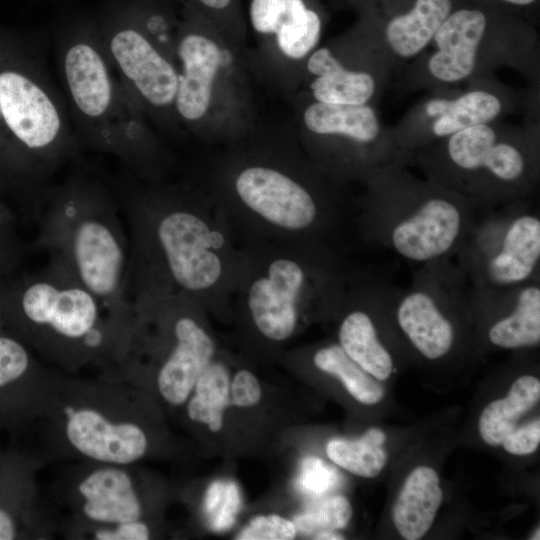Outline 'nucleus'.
<instances>
[{
    "label": "nucleus",
    "instance_id": "nucleus-43",
    "mask_svg": "<svg viewBox=\"0 0 540 540\" xmlns=\"http://www.w3.org/2000/svg\"><path fill=\"white\" fill-rule=\"evenodd\" d=\"M5 293L6 281L4 277H0V332L6 328Z\"/></svg>",
    "mask_w": 540,
    "mask_h": 540
},
{
    "label": "nucleus",
    "instance_id": "nucleus-34",
    "mask_svg": "<svg viewBox=\"0 0 540 540\" xmlns=\"http://www.w3.org/2000/svg\"><path fill=\"white\" fill-rule=\"evenodd\" d=\"M352 517V507L344 496L330 497L311 510L298 515L294 524L296 530L305 534L322 530L344 528Z\"/></svg>",
    "mask_w": 540,
    "mask_h": 540
},
{
    "label": "nucleus",
    "instance_id": "nucleus-26",
    "mask_svg": "<svg viewBox=\"0 0 540 540\" xmlns=\"http://www.w3.org/2000/svg\"><path fill=\"white\" fill-rule=\"evenodd\" d=\"M338 339L344 352L375 379L385 381L390 377L393 359L368 310L351 309L340 323Z\"/></svg>",
    "mask_w": 540,
    "mask_h": 540
},
{
    "label": "nucleus",
    "instance_id": "nucleus-12",
    "mask_svg": "<svg viewBox=\"0 0 540 540\" xmlns=\"http://www.w3.org/2000/svg\"><path fill=\"white\" fill-rule=\"evenodd\" d=\"M303 172L273 155L252 154L227 170L225 185L264 221L284 230L306 231L322 225L330 203Z\"/></svg>",
    "mask_w": 540,
    "mask_h": 540
},
{
    "label": "nucleus",
    "instance_id": "nucleus-27",
    "mask_svg": "<svg viewBox=\"0 0 540 540\" xmlns=\"http://www.w3.org/2000/svg\"><path fill=\"white\" fill-rule=\"evenodd\" d=\"M450 11V0H416L409 12L387 24L385 37L389 47L401 58L416 56L431 42Z\"/></svg>",
    "mask_w": 540,
    "mask_h": 540
},
{
    "label": "nucleus",
    "instance_id": "nucleus-33",
    "mask_svg": "<svg viewBox=\"0 0 540 540\" xmlns=\"http://www.w3.org/2000/svg\"><path fill=\"white\" fill-rule=\"evenodd\" d=\"M240 493L234 481H214L207 489L204 512L215 531L230 528L240 507Z\"/></svg>",
    "mask_w": 540,
    "mask_h": 540
},
{
    "label": "nucleus",
    "instance_id": "nucleus-46",
    "mask_svg": "<svg viewBox=\"0 0 540 540\" xmlns=\"http://www.w3.org/2000/svg\"><path fill=\"white\" fill-rule=\"evenodd\" d=\"M539 529H537V533L534 534V537L532 539H539Z\"/></svg>",
    "mask_w": 540,
    "mask_h": 540
},
{
    "label": "nucleus",
    "instance_id": "nucleus-20",
    "mask_svg": "<svg viewBox=\"0 0 540 540\" xmlns=\"http://www.w3.org/2000/svg\"><path fill=\"white\" fill-rule=\"evenodd\" d=\"M487 19L480 10L460 9L450 13L437 30V50L428 61V71L443 83H457L475 69Z\"/></svg>",
    "mask_w": 540,
    "mask_h": 540
},
{
    "label": "nucleus",
    "instance_id": "nucleus-22",
    "mask_svg": "<svg viewBox=\"0 0 540 540\" xmlns=\"http://www.w3.org/2000/svg\"><path fill=\"white\" fill-rule=\"evenodd\" d=\"M508 310L487 332L491 344L504 349L530 348L540 342V280L507 288Z\"/></svg>",
    "mask_w": 540,
    "mask_h": 540
},
{
    "label": "nucleus",
    "instance_id": "nucleus-6",
    "mask_svg": "<svg viewBox=\"0 0 540 540\" xmlns=\"http://www.w3.org/2000/svg\"><path fill=\"white\" fill-rule=\"evenodd\" d=\"M176 55L179 124L208 140H236L247 134L254 105L244 52L204 16L182 7Z\"/></svg>",
    "mask_w": 540,
    "mask_h": 540
},
{
    "label": "nucleus",
    "instance_id": "nucleus-24",
    "mask_svg": "<svg viewBox=\"0 0 540 540\" xmlns=\"http://www.w3.org/2000/svg\"><path fill=\"white\" fill-rule=\"evenodd\" d=\"M28 460L17 453L0 458V540L27 535L31 515V478Z\"/></svg>",
    "mask_w": 540,
    "mask_h": 540
},
{
    "label": "nucleus",
    "instance_id": "nucleus-28",
    "mask_svg": "<svg viewBox=\"0 0 540 540\" xmlns=\"http://www.w3.org/2000/svg\"><path fill=\"white\" fill-rule=\"evenodd\" d=\"M540 398V381L531 375L515 380L507 396L489 403L479 418V433L485 443L501 445L516 428L517 421L527 413Z\"/></svg>",
    "mask_w": 540,
    "mask_h": 540
},
{
    "label": "nucleus",
    "instance_id": "nucleus-10",
    "mask_svg": "<svg viewBox=\"0 0 540 540\" xmlns=\"http://www.w3.org/2000/svg\"><path fill=\"white\" fill-rule=\"evenodd\" d=\"M297 123L302 142L319 168L333 176L367 180L402 162L401 151L382 145L380 122L369 104H331L300 97Z\"/></svg>",
    "mask_w": 540,
    "mask_h": 540
},
{
    "label": "nucleus",
    "instance_id": "nucleus-21",
    "mask_svg": "<svg viewBox=\"0 0 540 540\" xmlns=\"http://www.w3.org/2000/svg\"><path fill=\"white\" fill-rule=\"evenodd\" d=\"M302 86L306 88L303 98L331 104L361 105L368 104L373 98L377 83L370 71L341 68L326 45L318 46L309 56L300 88Z\"/></svg>",
    "mask_w": 540,
    "mask_h": 540
},
{
    "label": "nucleus",
    "instance_id": "nucleus-29",
    "mask_svg": "<svg viewBox=\"0 0 540 540\" xmlns=\"http://www.w3.org/2000/svg\"><path fill=\"white\" fill-rule=\"evenodd\" d=\"M385 434L378 428L367 430L360 438H334L326 445L330 460L343 469L364 478L380 474L387 461Z\"/></svg>",
    "mask_w": 540,
    "mask_h": 540
},
{
    "label": "nucleus",
    "instance_id": "nucleus-16",
    "mask_svg": "<svg viewBox=\"0 0 540 540\" xmlns=\"http://www.w3.org/2000/svg\"><path fill=\"white\" fill-rule=\"evenodd\" d=\"M62 430L76 454L100 464L126 466L148 449L147 435L138 423L102 405H65Z\"/></svg>",
    "mask_w": 540,
    "mask_h": 540
},
{
    "label": "nucleus",
    "instance_id": "nucleus-18",
    "mask_svg": "<svg viewBox=\"0 0 540 540\" xmlns=\"http://www.w3.org/2000/svg\"><path fill=\"white\" fill-rule=\"evenodd\" d=\"M42 369L30 346L10 330L0 332V426L25 424L40 405Z\"/></svg>",
    "mask_w": 540,
    "mask_h": 540
},
{
    "label": "nucleus",
    "instance_id": "nucleus-31",
    "mask_svg": "<svg viewBox=\"0 0 540 540\" xmlns=\"http://www.w3.org/2000/svg\"><path fill=\"white\" fill-rule=\"evenodd\" d=\"M313 363L319 370L340 379L347 391L363 404H376L384 397V388L378 380L355 363L339 344L316 351Z\"/></svg>",
    "mask_w": 540,
    "mask_h": 540
},
{
    "label": "nucleus",
    "instance_id": "nucleus-13",
    "mask_svg": "<svg viewBox=\"0 0 540 540\" xmlns=\"http://www.w3.org/2000/svg\"><path fill=\"white\" fill-rule=\"evenodd\" d=\"M246 20L255 40L252 65L276 89L296 92L322 35L315 0H248Z\"/></svg>",
    "mask_w": 540,
    "mask_h": 540
},
{
    "label": "nucleus",
    "instance_id": "nucleus-39",
    "mask_svg": "<svg viewBox=\"0 0 540 540\" xmlns=\"http://www.w3.org/2000/svg\"><path fill=\"white\" fill-rule=\"evenodd\" d=\"M91 538L97 540H147L150 530L141 519L112 525H101L91 532Z\"/></svg>",
    "mask_w": 540,
    "mask_h": 540
},
{
    "label": "nucleus",
    "instance_id": "nucleus-9",
    "mask_svg": "<svg viewBox=\"0 0 540 540\" xmlns=\"http://www.w3.org/2000/svg\"><path fill=\"white\" fill-rule=\"evenodd\" d=\"M98 30L111 64L149 121L163 129L179 126L177 55L154 36L138 1L113 9Z\"/></svg>",
    "mask_w": 540,
    "mask_h": 540
},
{
    "label": "nucleus",
    "instance_id": "nucleus-15",
    "mask_svg": "<svg viewBox=\"0 0 540 540\" xmlns=\"http://www.w3.org/2000/svg\"><path fill=\"white\" fill-rule=\"evenodd\" d=\"M345 289L332 255L312 268L290 257H278L251 282L247 304L259 332L273 341H283L295 330L299 301L308 290Z\"/></svg>",
    "mask_w": 540,
    "mask_h": 540
},
{
    "label": "nucleus",
    "instance_id": "nucleus-37",
    "mask_svg": "<svg viewBox=\"0 0 540 540\" xmlns=\"http://www.w3.org/2000/svg\"><path fill=\"white\" fill-rule=\"evenodd\" d=\"M338 482L336 471L323 460L316 457L306 458L299 476L300 488L311 495H321L331 490Z\"/></svg>",
    "mask_w": 540,
    "mask_h": 540
},
{
    "label": "nucleus",
    "instance_id": "nucleus-23",
    "mask_svg": "<svg viewBox=\"0 0 540 540\" xmlns=\"http://www.w3.org/2000/svg\"><path fill=\"white\" fill-rule=\"evenodd\" d=\"M442 502L434 469L419 466L406 478L392 510L393 523L407 540H418L430 529Z\"/></svg>",
    "mask_w": 540,
    "mask_h": 540
},
{
    "label": "nucleus",
    "instance_id": "nucleus-41",
    "mask_svg": "<svg viewBox=\"0 0 540 540\" xmlns=\"http://www.w3.org/2000/svg\"><path fill=\"white\" fill-rule=\"evenodd\" d=\"M17 250L10 237L0 236V277H4L17 260Z\"/></svg>",
    "mask_w": 540,
    "mask_h": 540
},
{
    "label": "nucleus",
    "instance_id": "nucleus-42",
    "mask_svg": "<svg viewBox=\"0 0 540 540\" xmlns=\"http://www.w3.org/2000/svg\"><path fill=\"white\" fill-rule=\"evenodd\" d=\"M12 222V215L0 201V236L9 237V226Z\"/></svg>",
    "mask_w": 540,
    "mask_h": 540
},
{
    "label": "nucleus",
    "instance_id": "nucleus-4",
    "mask_svg": "<svg viewBox=\"0 0 540 540\" xmlns=\"http://www.w3.org/2000/svg\"><path fill=\"white\" fill-rule=\"evenodd\" d=\"M59 67L78 146L111 154L144 179L157 177L163 149L111 64L98 28L84 25L66 33Z\"/></svg>",
    "mask_w": 540,
    "mask_h": 540
},
{
    "label": "nucleus",
    "instance_id": "nucleus-19",
    "mask_svg": "<svg viewBox=\"0 0 540 540\" xmlns=\"http://www.w3.org/2000/svg\"><path fill=\"white\" fill-rule=\"evenodd\" d=\"M81 515L89 522L112 525L142 517V504L134 482L122 465L101 464L78 482Z\"/></svg>",
    "mask_w": 540,
    "mask_h": 540
},
{
    "label": "nucleus",
    "instance_id": "nucleus-11",
    "mask_svg": "<svg viewBox=\"0 0 540 540\" xmlns=\"http://www.w3.org/2000/svg\"><path fill=\"white\" fill-rule=\"evenodd\" d=\"M480 212L457 264L473 288L500 289L539 279L540 218L520 200Z\"/></svg>",
    "mask_w": 540,
    "mask_h": 540
},
{
    "label": "nucleus",
    "instance_id": "nucleus-17",
    "mask_svg": "<svg viewBox=\"0 0 540 540\" xmlns=\"http://www.w3.org/2000/svg\"><path fill=\"white\" fill-rule=\"evenodd\" d=\"M177 314L173 316V343L157 373V388L165 402L185 403L196 381L211 363L215 347L206 330L183 311L185 295H173Z\"/></svg>",
    "mask_w": 540,
    "mask_h": 540
},
{
    "label": "nucleus",
    "instance_id": "nucleus-7",
    "mask_svg": "<svg viewBox=\"0 0 540 540\" xmlns=\"http://www.w3.org/2000/svg\"><path fill=\"white\" fill-rule=\"evenodd\" d=\"M0 114L36 182L79 148L66 109L36 54L0 36Z\"/></svg>",
    "mask_w": 540,
    "mask_h": 540
},
{
    "label": "nucleus",
    "instance_id": "nucleus-8",
    "mask_svg": "<svg viewBox=\"0 0 540 540\" xmlns=\"http://www.w3.org/2000/svg\"><path fill=\"white\" fill-rule=\"evenodd\" d=\"M429 181L457 193L478 210L527 196L536 182V158L524 145L489 124L445 138L437 156H423Z\"/></svg>",
    "mask_w": 540,
    "mask_h": 540
},
{
    "label": "nucleus",
    "instance_id": "nucleus-1",
    "mask_svg": "<svg viewBox=\"0 0 540 540\" xmlns=\"http://www.w3.org/2000/svg\"><path fill=\"white\" fill-rule=\"evenodd\" d=\"M116 197L129 227L130 301L171 295L192 298L218 284L223 237L189 196L121 182Z\"/></svg>",
    "mask_w": 540,
    "mask_h": 540
},
{
    "label": "nucleus",
    "instance_id": "nucleus-45",
    "mask_svg": "<svg viewBox=\"0 0 540 540\" xmlns=\"http://www.w3.org/2000/svg\"><path fill=\"white\" fill-rule=\"evenodd\" d=\"M504 1H507L512 4H517V5H527L534 2L535 0H504Z\"/></svg>",
    "mask_w": 540,
    "mask_h": 540
},
{
    "label": "nucleus",
    "instance_id": "nucleus-44",
    "mask_svg": "<svg viewBox=\"0 0 540 540\" xmlns=\"http://www.w3.org/2000/svg\"><path fill=\"white\" fill-rule=\"evenodd\" d=\"M344 537L340 534L333 532V530H322L316 533L315 539L320 540H339Z\"/></svg>",
    "mask_w": 540,
    "mask_h": 540
},
{
    "label": "nucleus",
    "instance_id": "nucleus-32",
    "mask_svg": "<svg viewBox=\"0 0 540 540\" xmlns=\"http://www.w3.org/2000/svg\"><path fill=\"white\" fill-rule=\"evenodd\" d=\"M188 8L208 19L236 48L244 52L248 25L242 0H178Z\"/></svg>",
    "mask_w": 540,
    "mask_h": 540
},
{
    "label": "nucleus",
    "instance_id": "nucleus-25",
    "mask_svg": "<svg viewBox=\"0 0 540 540\" xmlns=\"http://www.w3.org/2000/svg\"><path fill=\"white\" fill-rule=\"evenodd\" d=\"M502 102L495 94L486 90H471L455 99L437 98L430 100L425 111L432 117L431 133L445 139L461 130L488 124L502 111Z\"/></svg>",
    "mask_w": 540,
    "mask_h": 540
},
{
    "label": "nucleus",
    "instance_id": "nucleus-30",
    "mask_svg": "<svg viewBox=\"0 0 540 540\" xmlns=\"http://www.w3.org/2000/svg\"><path fill=\"white\" fill-rule=\"evenodd\" d=\"M194 395L187 404V414L195 422L203 423L213 431L223 426V413L230 402V378L227 368L212 362L199 376L193 388Z\"/></svg>",
    "mask_w": 540,
    "mask_h": 540
},
{
    "label": "nucleus",
    "instance_id": "nucleus-35",
    "mask_svg": "<svg viewBox=\"0 0 540 540\" xmlns=\"http://www.w3.org/2000/svg\"><path fill=\"white\" fill-rule=\"evenodd\" d=\"M3 182L30 185L36 180L11 141L0 114V184Z\"/></svg>",
    "mask_w": 540,
    "mask_h": 540
},
{
    "label": "nucleus",
    "instance_id": "nucleus-3",
    "mask_svg": "<svg viewBox=\"0 0 540 540\" xmlns=\"http://www.w3.org/2000/svg\"><path fill=\"white\" fill-rule=\"evenodd\" d=\"M120 211L101 181L73 173L44 198L37 245L114 311L131 315L129 240Z\"/></svg>",
    "mask_w": 540,
    "mask_h": 540
},
{
    "label": "nucleus",
    "instance_id": "nucleus-36",
    "mask_svg": "<svg viewBox=\"0 0 540 540\" xmlns=\"http://www.w3.org/2000/svg\"><path fill=\"white\" fill-rule=\"evenodd\" d=\"M294 522L279 515L257 516L237 535L238 540H291L296 536Z\"/></svg>",
    "mask_w": 540,
    "mask_h": 540
},
{
    "label": "nucleus",
    "instance_id": "nucleus-38",
    "mask_svg": "<svg viewBox=\"0 0 540 540\" xmlns=\"http://www.w3.org/2000/svg\"><path fill=\"white\" fill-rule=\"evenodd\" d=\"M540 443V419L515 428L502 442L503 448L513 455H528L536 451Z\"/></svg>",
    "mask_w": 540,
    "mask_h": 540
},
{
    "label": "nucleus",
    "instance_id": "nucleus-14",
    "mask_svg": "<svg viewBox=\"0 0 540 540\" xmlns=\"http://www.w3.org/2000/svg\"><path fill=\"white\" fill-rule=\"evenodd\" d=\"M470 284L451 258L423 264L405 289L397 288L396 322L412 346L426 359L445 357L456 338L449 309L469 297Z\"/></svg>",
    "mask_w": 540,
    "mask_h": 540
},
{
    "label": "nucleus",
    "instance_id": "nucleus-5",
    "mask_svg": "<svg viewBox=\"0 0 540 540\" xmlns=\"http://www.w3.org/2000/svg\"><path fill=\"white\" fill-rule=\"evenodd\" d=\"M367 182L364 236L412 263L456 256L480 211L453 191L401 172L400 165L375 173Z\"/></svg>",
    "mask_w": 540,
    "mask_h": 540
},
{
    "label": "nucleus",
    "instance_id": "nucleus-2",
    "mask_svg": "<svg viewBox=\"0 0 540 540\" xmlns=\"http://www.w3.org/2000/svg\"><path fill=\"white\" fill-rule=\"evenodd\" d=\"M6 328L60 364L115 359L128 345L132 315L105 304L54 261L6 282Z\"/></svg>",
    "mask_w": 540,
    "mask_h": 540
},
{
    "label": "nucleus",
    "instance_id": "nucleus-40",
    "mask_svg": "<svg viewBox=\"0 0 540 540\" xmlns=\"http://www.w3.org/2000/svg\"><path fill=\"white\" fill-rule=\"evenodd\" d=\"M230 393L234 405L250 407L260 401L261 386L254 374L248 370H240L232 380Z\"/></svg>",
    "mask_w": 540,
    "mask_h": 540
}]
</instances>
